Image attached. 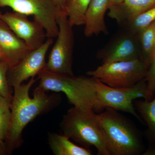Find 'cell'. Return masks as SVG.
Segmentation results:
<instances>
[{
  "label": "cell",
  "instance_id": "17",
  "mask_svg": "<svg viewBox=\"0 0 155 155\" xmlns=\"http://www.w3.org/2000/svg\"><path fill=\"white\" fill-rule=\"evenodd\" d=\"M141 59L147 65L155 50V21L138 34Z\"/></svg>",
  "mask_w": 155,
  "mask_h": 155
},
{
  "label": "cell",
  "instance_id": "7",
  "mask_svg": "<svg viewBox=\"0 0 155 155\" xmlns=\"http://www.w3.org/2000/svg\"><path fill=\"white\" fill-rule=\"evenodd\" d=\"M58 32L57 40L49 55L44 69L60 75L73 76L72 57L74 38L72 26L64 11L57 18Z\"/></svg>",
  "mask_w": 155,
  "mask_h": 155
},
{
  "label": "cell",
  "instance_id": "5",
  "mask_svg": "<svg viewBox=\"0 0 155 155\" xmlns=\"http://www.w3.org/2000/svg\"><path fill=\"white\" fill-rule=\"evenodd\" d=\"M96 79L98 110L101 112L106 107L129 113L140 122H143L137 113L133 102L143 98L150 101L154 96L150 93L145 78L134 86L128 88H114L106 85L97 78Z\"/></svg>",
  "mask_w": 155,
  "mask_h": 155
},
{
  "label": "cell",
  "instance_id": "15",
  "mask_svg": "<svg viewBox=\"0 0 155 155\" xmlns=\"http://www.w3.org/2000/svg\"><path fill=\"white\" fill-rule=\"evenodd\" d=\"M67 136L55 133L49 134L48 143L55 155H91L89 148L77 145Z\"/></svg>",
  "mask_w": 155,
  "mask_h": 155
},
{
  "label": "cell",
  "instance_id": "19",
  "mask_svg": "<svg viewBox=\"0 0 155 155\" xmlns=\"http://www.w3.org/2000/svg\"><path fill=\"white\" fill-rule=\"evenodd\" d=\"M135 105L140 118L155 135V97L150 101H136Z\"/></svg>",
  "mask_w": 155,
  "mask_h": 155
},
{
  "label": "cell",
  "instance_id": "22",
  "mask_svg": "<svg viewBox=\"0 0 155 155\" xmlns=\"http://www.w3.org/2000/svg\"><path fill=\"white\" fill-rule=\"evenodd\" d=\"M146 80L148 90L153 96L155 94V50L148 64Z\"/></svg>",
  "mask_w": 155,
  "mask_h": 155
},
{
  "label": "cell",
  "instance_id": "21",
  "mask_svg": "<svg viewBox=\"0 0 155 155\" xmlns=\"http://www.w3.org/2000/svg\"><path fill=\"white\" fill-rule=\"evenodd\" d=\"M10 66L4 59H0V96L11 102L13 96L10 91L8 80V73Z\"/></svg>",
  "mask_w": 155,
  "mask_h": 155
},
{
  "label": "cell",
  "instance_id": "14",
  "mask_svg": "<svg viewBox=\"0 0 155 155\" xmlns=\"http://www.w3.org/2000/svg\"><path fill=\"white\" fill-rule=\"evenodd\" d=\"M155 6V0H124L109 8L108 15L122 25Z\"/></svg>",
  "mask_w": 155,
  "mask_h": 155
},
{
  "label": "cell",
  "instance_id": "28",
  "mask_svg": "<svg viewBox=\"0 0 155 155\" xmlns=\"http://www.w3.org/2000/svg\"><path fill=\"white\" fill-rule=\"evenodd\" d=\"M1 15H1V14H0V19H1Z\"/></svg>",
  "mask_w": 155,
  "mask_h": 155
},
{
  "label": "cell",
  "instance_id": "25",
  "mask_svg": "<svg viewBox=\"0 0 155 155\" xmlns=\"http://www.w3.org/2000/svg\"><path fill=\"white\" fill-rule=\"evenodd\" d=\"M5 150V147L3 140H0V155L4 153Z\"/></svg>",
  "mask_w": 155,
  "mask_h": 155
},
{
  "label": "cell",
  "instance_id": "23",
  "mask_svg": "<svg viewBox=\"0 0 155 155\" xmlns=\"http://www.w3.org/2000/svg\"><path fill=\"white\" fill-rule=\"evenodd\" d=\"M52 1L59 9L64 11L67 0H52Z\"/></svg>",
  "mask_w": 155,
  "mask_h": 155
},
{
  "label": "cell",
  "instance_id": "20",
  "mask_svg": "<svg viewBox=\"0 0 155 155\" xmlns=\"http://www.w3.org/2000/svg\"><path fill=\"white\" fill-rule=\"evenodd\" d=\"M11 117V102L0 96V140L7 138Z\"/></svg>",
  "mask_w": 155,
  "mask_h": 155
},
{
  "label": "cell",
  "instance_id": "11",
  "mask_svg": "<svg viewBox=\"0 0 155 155\" xmlns=\"http://www.w3.org/2000/svg\"><path fill=\"white\" fill-rule=\"evenodd\" d=\"M1 19L25 42L31 51L38 48L45 41L44 28L35 20H29L26 15L15 12L6 13L1 15Z\"/></svg>",
  "mask_w": 155,
  "mask_h": 155
},
{
  "label": "cell",
  "instance_id": "8",
  "mask_svg": "<svg viewBox=\"0 0 155 155\" xmlns=\"http://www.w3.org/2000/svg\"><path fill=\"white\" fill-rule=\"evenodd\" d=\"M6 7L14 12L32 16L44 28L47 38L57 37L59 30L57 18L62 10L52 0H0V7Z\"/></svg>",
  "mask_w": 155,
  "mask_h": 155
},
{
  "label": "cell",
  "instance_id": "16",
  "mask_svg": "<svg viewBox=\"0 0 155 155\" xmlns=\"http://www.w3.org/2000/svg\"><path fill=\"white\" fill-rule=\"evenodd\" d=\"M91 0H67L64 11L71 26L85 24V15Z\"/></svg>",
  "mask_w": 155,
  "mask_h": 155
},
{
  "label": "cell",
  "instance_id": "24",
  "mask_svg": "<svg viewBox=\"0 0 155 155\" xmlns=\"http://www.w3.org/2000/svg\"><path fill=\"white\" fill-rule=\"evenodd\" d=\"M143 153V154H142V155H155V147L152 148L150 147Z\"/></svg>",
  "mask_w": 155,
  "mask_h": 155
},
{
  "label": "cell",
  "instance_id": "9",
  "mask_svg": "<svg viewBox=\"0 0 155 155\" xmlns=\"http://www.w3.org/2000/svg\"><path fill=\"white\" fill-rule=\"evenodd\" d=\"M53 42L52 38H48L40 47L31 51L17 64L10 67L8 73L9 85L14 88L38 75L45 67L46 56Z\"/></svg>",
  "mask_w": 155,
  "mask_h": 155
},
{
  "label": "cell",
  "instance_id": "12",
  "mask_svg": "<svg viewBox=\"0 0 155 155\" xmlns=\"http://www.w3.org/2000/svg\"><path fill=\"white\" fill-rule=\"evenodd\" d=\"M0 48L3 59L10 67L17 64L31 50L0 19Z\"/></svg>",
  "mask_w": 155,
  "mask_h": 155
},
{
  "label": "cell",
  "instance_id": "27",
  "mask_svg": "<svg viewBox=\"0 0 155 155\" xmlns=\"http://www.w3.org/2000/svg\"><path fill=\"white\" fill-rule=\"evenodd\" d=\"M3 59L2 53V51L0 48V59Z\"/></svg>",
  "mask_w": 155,
  "mask_h": 155
},
{
  "label": "cell",
  "instance_id": "2",
  "mask_svg": "<svg viewBox=\"0 0 155 155\" xmlns=\"http://www.w3.org/2000/svg\"><path fill=\"white\" fill-rule=\"evenodd\" d=\"M38 75V87L44 91L64 93L73 107L83 110L98 112L94 78L60 75L45 69Z\"/></svg>",
  "mask_w": 155,
  "mask_h": 155
},
{
  "label": "cell",
  "instance_id": "3",
  "mask_svg": "<svg viewBox=\"0 0 155 155\" xmlns=\"http://www.w3.org/2000/svg\"><path fill=\"white\" fill-rule=\"evenodd\" d=\"M111 155H138L144 147L138 130L126 118L110 107L96 114Z\"/></svg>",
  "mask_w": 155,
  "mask_h": 155
},
{
  "label": "cell",
  "instance_id": "18",
  "mask_svg": "<svg viewBox=\"0 0 155 155\" xmlns=\"http://www.w3.org/2000/svg\"><path fill=\"white\" fill-rule=\"evenodd\" d=\"M155 21V6L151 8L135 18L122 25L124 30L138 35L139 33Z\"/></svg>",
  "mask_w": 155,
  "mask_h": 155
},
{
  "label": "cell",
  "instance_id": "13",
  "mask_svg": "<svg viewBox=\"0 0 155 155\" xmlns=\"http://www.w3.org/2000/svg\"><path fill=\"white\" fill-rule=\"evenodd\" d=\"M110 6V0H91L85 15L84 34L86 37L101 33L108 34L105 15Z\"/></svg>",
  "mask_w": 155,
  "mask_h": 155
},
{
  "label": "cell",
  "instance_id": "6",
  "mask_svg": "<svg viewBox=\"0 0 155 155\" xmlns=\"http://www.w3.org/2000/svg\"><path fill=\"white\" fill-rule=\"evenodd\" d=\"M147 65L141 59L103 64L87 72L103 83L114 88H128L146 78Z\"/></svg>",
  "mask_w": 155,
  "mask_h": 155
},
{
  "label": "cell",
  "instance_id": "26",
  "mask_svg": "<svg viewBox=\"0 0 155 155\" xmlns=\"http://www.w3.org/2000/svg\"><path fill=\"white\" fill-rule=\"evenodd\" d=\"M110 6L113 5H117L122 2L124 0H110Z\"/></svg>",
  "mask_w": 155,
  "mask_h": 155
},
{
  "label": "cell",
  "instance_id": "1",
  "mask_svg": "<svg viewBox=\"0 0 155 155\" xmlns=\"http://www.w3.org/2000/svg\"><path fill=\"white\" fill-rule=\"evenodd\" d=\"M38 79L31 78L27 83L14 87L11 122L6 138L12 147L20 145L22 131L29 122L50 110L59 103L58 96L47 94L38 87L34 91L33 97H30L29 91Z\"/></svg>",
  "mask_w": 155,
  "mask_h": 155
},
{
  "label": "cell",
  "instance_id": "10",
  "mask_svg": "<svg viewBox=\"0 0 155 155\" xmlns=\"http://www.w3.org/2000/svg\"><path fill=\"white\" fill-rule=\"evenodd\" d=\"M97 58L101 60L103 64L141 60L138 35L124 30L98 52Z\"/></svg>",
  "mask_w": 155,
  "mask_h": 155
},
{
  "label": "cell",
  "instance_id": "4",
  "mask_svg": "<svg viewBox=\"0 0 155 155\" xmlns=\"http://www.w3.org/2000/svg\"><path fill=\"white\" fill-rule=\"evenodd\" d=\"M61 127L63 134L83 147H94L99 155H111L104 131L94 111L73 107L63 117Z\"/></svg>",
  "mask_w": 155,
  "mask_h": 155
}]
</instances>
